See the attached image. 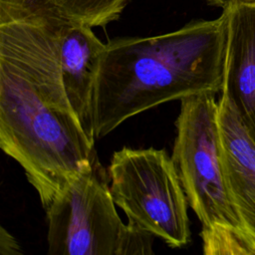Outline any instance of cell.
Masks as SVG:
<instances>
[{"label": "cell", "mask_w": 255, "mask_h": 255, "mask_svg": "<svg viewBox=\"0 0 255 255\" xmlns=\"http://www.w3.org/2000/svg\"><path fill=\"white\" fill-rule=\"evenodd\" d=\"M69 20L56 0H0V146L45 210L98 158L61 80L58 45Z\"/></svg>", "instance_id": "6da1fadb"}, {"label": "cell", "mask_w": 255, "mask_h": 255, "mask_svg": "<svg viewBox=\"0 0 255 255\" xmlns=\"http://www.w3.org/2000/svg\"><path fill=\"white\" fill-rule=\"evenodd\" d=\"M225 52L222 13L161 35L110 40L94 95L96 139L158 105L221 92Z\"/></svg>", "instance_id": "7a4b0ae2"}, {"label": "cell", "mask_w": 255, "mask_h": 255, "mask_svg": "<svg viewBox=\"0 0 255 255\" xmlns=\"http://www.w3.org/2000/svg\"><path fill=\"white\" fill-rule=\"evenodd\" d=\"M214 96L180 100L171 157L188 204L201 223L203 253L255 255L226 187Z\"/></svg>", "instance_id": "3957f363"}, {"label": "cell", "mask_w": 255, "mask_h": 255, "mask_svg": "<svg viewBox=\"0 0 255 255\" xmlns=\"http://www.w3.org/2000/svg\"><path fill=\"white\" fill-rule=\"evenodd\" d=\"M98 158L46 209L50 255H143L154 236L124 223Z\"/></svg>", "instance_id": "277c9868"}, {"label": "cell", "mask_w": 255, "mask_h": 255, "mask_svg": "<svg viewBox=\"0 0 255 255\" xmlns=\"http://www.w3.org/2000/svg\"><path fill=\"white\" fill-rule=\"evenodd\" d=\"M107 171L114 201L128 222L171 248L190 241L189 204L164 149L124 146L113 153Z\"/></svg>", "instance_id": "5b68a950"}, {"label": "cell", "mask_w": 255, "mask_h": 255, "mask_svg": "<svg viewBox=\"0 0 255 255\" xmlns=\"http://www.w3.org/2000/svg\"><path fill=\"white\" fill-rule=\"evenodd\" d=\"M222 14L226 52L221 97L255 143V3L231 0Z\"/></svg>", "instance_id": "8992f818"}, {"label": "cell", "mask_w": 255, "mask_h": 255, "mask_svg": "<svg viewBox=\"0 0 255 255\" xmlns=\"http://www.w3.org/2000/svg\"><path fill=\"white\" fill-rule=\"evenodd\" d=\"M106 43L92 28L70 19L58 45V65L68 102L88 137L96 143L94 95Z\"/></svg>", "instance_id": "52a82bcc"}, {"label": "cell", "mask_w": 255, "mask_h": 255, "mask_svg": "<svg viewBox=\"0 0 255 255\" xmlns=\"http://www.w3.org/2000/svg\"><path fill=\"white\" fill-rule=\"evenodd\" d=\"M221 160L231 202L255 248V143L230 104L218 101Z\"/></svg>", "instance_id": "ba28073f"}, {"label": "cell", "mask_w": 255, "mask_h": 255, "mask_svg": "<svg viewBox=\"0 0 255 255\" xmlns=\"http://www.w3.org/2000/svg\"><path fill=\"white\" fill-rule=\"evenodd\" d=\"M129 0H56L70 19L91 28L103 27L116 21Z\"/></svg>", "instance_id": "9c48e42d"}, {"label": "cell", "mask_w": 255, "mask_h": 255, "mask_svg": "<svg viewBox=\"0 0 255 255\" xmlns=\"http://www.w3.org/2000/svg\"><path fill=\"white\" fill-rule=\"evenodd\" d=\"M0 253L2 255H16L23 253L16 239L4 227H1L0 231Z\"/></svg>", "instance_id": "30bf717a"}, {"label": "cell", "mask_w": 255, "mask_h": 255, "mask_svg": "<svg viewBox=\"0 0 255 255\" xmlns=\"http://www.w3.org/2000/svg\"><path fill=\"white\" fill-rule=\"evenodd\" d=\"M206 2H208L209 4L212 5H216V6H220V7H224L230 0H204Z\"/></svg>", "instance_id": "8fae6325"}, {"label": "cell", "mask_w": 255, "mask_h": 255, "mask_svg": "<svg viewBox=\"0 0 255 255\" xmlns=\"http://www.w3.org/2000/svg\"><path fill=\"white\" fill-rule=\"evenodd\" d=\"M235 1H241V2H247V3H255V0H235Z\"/></svg>", "instance_id": "7c38bea8"}]
</instances>
